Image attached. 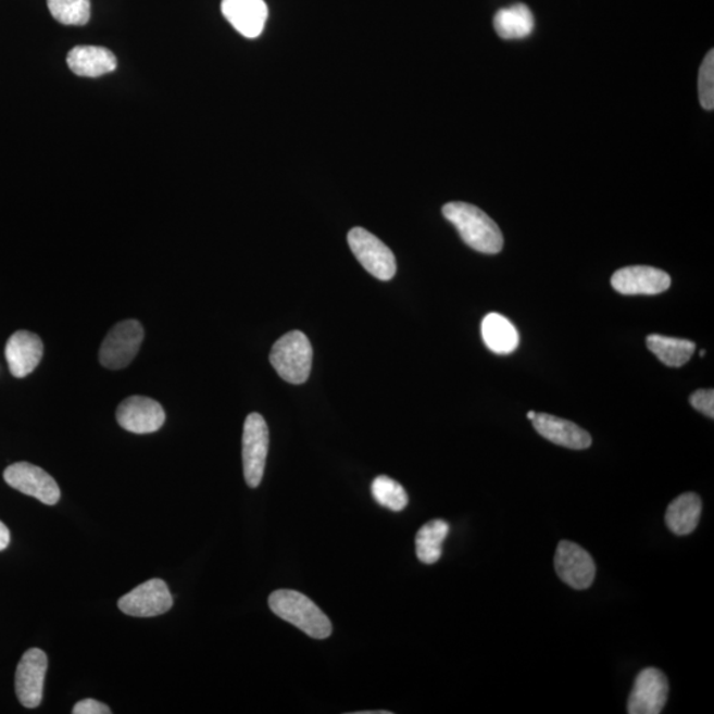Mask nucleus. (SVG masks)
<instances>
[{
    "label": "nucleus",
    "mask_w": 714,
    "mask_h": 714,
    "mask_svg": "<svg viewBox=\"0 0 714 714\" xmlns=\"http://www.w3.org/2000/svg\"><path fill=\"white\" fill-rule=\"evenodd\" d=\"M443 216L461 235L462 240L476 252L497 254L503 249L504 238L498 224L478 206L461 201L449 203L442 209Z\"/></svg>",
    "instance_id": "obj_1"
},
{
    "label": "nucleus",
    "mask_w": 714,
    "mask_h": 714,
    "mask_svg": "<svg viewBox=\"0 0 714 714\" xmlns=\"http://www.w3.org/2000/svg\"><path fill=\"white\" fill-rule=\"evenodd\" d=\"M274 614L314 639H326L333 632L331 621L309 597L296 590H276L268 597Z\"/></svg>",
    "instance_id": "obj_2"
},
{
    "label": "nucleus",
    "mask_w": 714,
    "mask_h": 714,
    "mask_svg": "<svg viewBox=\"0 0 714 714\" xmlns=\"http://www.w3.org/2000/svg\"><path fill=\"white\" fill-rule=\"evenodd\" d=\"M271 363L285 381L306 383L313 367V347L306 335L301 331L284 335L272 348Z\"/></svg>",
    "instance_id": "obj_3"
},
{
    "label": "nucleus",
    "mask_w": 714,
    "mask_h": 714,
    "mask_svg": "<svg viewBox=\"0 0 714 714\" xmlns=\"http://www.w3.org/2000/svg\"><path fill=\"white\" fill-rule=\"evenodd\" d=\"M145 339V329L138 321L117 323L107 335L100 348V363L108 369H124L136 359Z\"/></svg>",
    "instance_id": "obj_4"
},
{
    "label": "nucleus",
    "mask_w": 714,
    "mask_h": 714,
    "mask_svg": "<svg viewBox=\"0 0 714 714\" xmlns=\"http://www.w3.org/2000/svg\"><path fill=\"white\" fill-rule=\"evenodd\" d=\"M268 451V427L259 413L249 414L243 425V476L249 487H259L264 478Z\"/></svg>",
    "instance_id": "obj_5"
},
{
    "label": "nucleus",
    "mask_w": 714,
    "mask_h": 714,
    "mask_svg": "<svg viewBox=\"0 0 714 714\" xmlns=\"http://www.w3.org/2000/svg\"><path fill=\"white\" fill-rule=\"evenodd\" d=\"M348 243L360 264L372 276L380 280H390L394 277L397 265L392 250L371 231L353 228L348 234Z\"/></svg>",
    "instance_id": "obj_6"
},
{
    "label": "nucleus",
    "mask_w": 714,
    "mask_h": 714,
    "mask_svg": "<svg viewBox=\"0 0 714 714\" xmlns=\"http://www.w3.org/2000/svg\"><path fill=\"white\" fill-rule=\"evenodd\" d=\"M5 484L15 490L38 499L47 505L59 503L61 492L57 480L45 469L28 462H17L5 468Z\"/></svg>",
    "instance_id": "obj_7"
},
{
    "label": "nucleus",
    "mask_w": 714,
    "mask_h": 714,
    "mask_svg": "<svg viewBox=\"0 0 714 714\" xmlns=\"http://www.w3.org/2000/svg\"><path fill=\"white\" fill-rule=\"evenodd\" d=\"M174 605L168 586L163 579L154 578L137 586L118 601L122 613L138 618H150L167 613Z\"/></svg>",
    "instance_id": "obj_8"
},
{
    "label": "nucleus",
    "mask_w": 714,
    "mask_h": 714,
    "mask_svg": "<svg viewBox=\"0 0 714 714\" xmlns=\"http://www.w3.org/2000/svg\"><path fill=\"white\" fill-rule=\"evenodd\" d=\"M554 566L559 577L573 589L585 590L594 583V560L575 542H560L554 555Z\"/></svg>",
    "instance_id": "obj_9"
},
{
    "label": "nucleus",
    "mask_w": 714,
    "mask_h": 714,
    "mask_svg": "<svg viewBox=\"0 0 714 714\" xmlns=\"http://www.w3.org/2000/svg\"><path fill=\"white\" fill-rule=\"evenodd\" d=\"M48 669V657L45 651L30 649L23 655L17 665L15 689L17 699L23 706L34 710L41 704L42 692Z\"/></svg>",
    "instance_id": "obj_10"
},
{
    "label": "nucleus",
    "mask_w": 714,
    "mask_h": 714,
    "mask_svg": "<svg viewBox=\"0 0 714 714\" xmlns=\"http://www.w3.org/2000/svg\"><path fill=\"white\" fill-rule=\"evenodd\" d=\"M117 421L122 429L134 435H150L164 425L166 413L158 401L143 396L127 397L117 409Z\"/></svg>",
    "instance_id": "obj_11"
},
{
    "label": "nucleus",
    "mask_w": 714,
    "mask_h": 714,
    "mask_svg": "<svg viewBox=\"0 0 714 714\" xmlns=\"http://www.w3.org/2000/svg\"><path fill=\"white\" fill-rule=\"evenodd\" d=\"M668 699L667 677L656 668H646L635 679L627 713L659 714Z\"/></svg>",
    "instance_id": "obj_12"
},
{
    "label": "nucleus",
    "mask_w": 714,
    "mask_h": 714,
    "mask_svg": "<svg viewBox=\"0 0 714 714\" xmlns=\"http://www.w3.org/2000/svg\"><path fill=\"white\" fill-rule=\"evenodd\" d=\"M612 286L624 296H656L669 289L671 277L661 268L628 266L613 274Z\"/></svg>",
    "instance_id": "obj_13"
},
{
    "label": "nucleus",
    "mask_w": 714,
    "mask_h": 714,
    "mask_svg": "<svg viewBox=\"0 0 714 714\" xmlns=\"http://www.w3.org/2000/svg\"><path fill=\"white\" fill-rule=\"evenodd\" d=\"M4 353L12 376L23 378L33 374L40 364L45 346L38 335L17 331L11 335Z\"/></svg>",
    "instance_id": "obj_14"
},
{
    "label": "nucleus",
    "mask_w": 714,
    "mask_h": 714,
    "mask_svg": "<svg viewBox=\"0 0 714 714\" xmlns=\"http://www.w3.org/2000/svg\"><path fill=\"white\" fill-rule=\"evenodd\" d=\"M222 11L225 20L246 38L255 39L264 33L267 21L264 0H223Z\"/></svg>",
    "instance_id": "obj_15"
},
{
    "label": "nucleus",
    "mask_w": 714,
    "mask_h": 714,
    "mask_svg": "<svg viewBox=\"0 0 714 714\" xmlns=\"http://www.w3.org/2000/svg\"><path fill=\"white\" fill-rule=\"evenodd\" d=\"M534 427L541 437L548 441L573 450L590 448L591 437L572 421L551 416L547 413H537L533 419Z\"/></svg>",
    "instance_id": "obj_16"
},
{
    "label": "nucleus",
    "mask_w": 714,
    "mask_h": 714,
    "mask_svg": "<svg viewBox=\"0 0 714 714\" xmlns=\"http://www.w3.org/2000/svg\"><path fill=\"white\" fill-rule=\"evenodd\" d=\"M70 70L82 77H100L117 68V59L103 47L78 46L73 48L66 59Z\"/></svg>",
    "instance_id": "obj_17"
},
{
    "label": "nucleus",
    "mask_w": 714,
    "mask_h": 714,
    "mask_svg": "<svg viewBox=\"0 0 714 714\" xmlns=\"http://www.w3.org/2000/svg\"><path fill=\"white\" fill-rule=\"evenodd\" d=\"M481 338H484L488 350L498 353V355H509L521 343L516 327L505 316L498 313L485 316L484 322H481Z\"/></svg>",
    "instance_id": "obj_18"
},
{
    "label": "nucleus",
    "mask_w": 714,
    "mask_h": 714,
    "mask_svg": "<svg viewBox=\"0 0 714 714\" xmlns=\"http://www.w3.org/2000/svg\"><path fill=\"white\" fill-rule=\"evenodd\" d=\"M701 510V499L693 492L682 493L668 505L665 512V524L677 536L692 534L699 526Z\"/></svg>",
    "instance_id": "obj_19"
},
{
    "label": "nucleus",
    "mask_w": 714,
    "mask_h": 714,
    "mask_svg": "<svg viewBox=\"0 0 714 714\" xmlns=\"http://www.w3.org/2000/svg\"><path fill=\"white\" fill-rule=\"evenodd\" d=\"M493 27L502 39H523L533 34L535 17L526 4H514L498 11Z\"/></svg>",
    "instance_id": "obj_20"
},
{
    "label": "nucleus",
    "mask_w": 714,
    "mask_h": 714,
    "mask_svg": "<svg viewBox=\"0 0 714 714\" xmlns=\"http://www.w3.org/2000/svg\"><path fill=\"white\" fill-rule=\"evenodd\" d=\"M647 347L662 363L675 368L687 364L696 351V345L691 340L663 337V335L656 334L647 338Z\"/></svg>",
    "instance_id": "obj_21"
},
{
    "label": "nucleus",
    "mask_w": 714,
    "mask_h": 714,
    "mask_svg": "<svg viewBox=\"0 0 714 714\" xmlns=\"http://www.w3.org/2000/svg\"><path fill=\"white\" fill-rule=\"evenodd\" d=\"M449 530V524L441 518L426 523L419 528L416 536V553L421 563L436 564L442 558V546Z\"/></svg>",
    "instance_id": "obj_22"
},
{
    "label": "nucleus",
    "mask_w": 714,
    "mask_h": 714,
    "mask_svg": "<svg viewBox=\"0 0 714 714\" xmlns=\"http://www.w3.org/2000/svg\"><path fill=\"white\" fill-rule=\"evenodd\" d=\"M371 491L376 502L390 511L400 512L406 509L409 503L405 488L387 475L377 476L372 481Z\"/></svg>",
    "instance_id": "obj_23"
},
{
    "label": "nucleus",
    "mask_w": 714,
    "mask_h": 714,
    "mask_svg": "<svg viewBox=\"0 0 714 714\" xmlns=\"http://www.w3.org/2000/svg\"><path fill=\"white\" fill-rule=\"evenodd\" d=\"M52 16L64 26H85L90 21V0H47Z\"/></svg>",
    "instance_id": "obj_24"
},
{
    "label": "nucleus",
    "mask_w": 714,
    "mask_h": 714,
    "mask_svg": "<svg viewBox=\"0 0 714 714\" xmlns=\"http://www.w3.org/2000/svg\"><path fill=\"white\" fill-rule=\"evenodd\" d=\"M699 97L701 107L714 109V51L706 54L699 73Z\"/></svg>",
    "instance_id": "obj_25"
},
{
    "label": "nucleus",
    "mask_w": 714,
    "mask_h": 714,
    "mask_svg": "<svg viewBox=\"0 0 714 714\" xmlns=\"http://www.w3.org/2000/svg\"><path fill=\"white\" fill-rule=\"evenodd\" d=\"M691 405L706 417L714 418V390L700 389L691 396Z\"/></svg>",
    "instance_id": "obj_26"
},
{
    "label": "nucleus",
    "mask_w": 714,
    "mask_h": 714,
    "mask_svg": "<svg viewBox=\"0 0 714 714\" xmlns=\"http://www.w3.org/2000/svg\"><path fill=\"white\" fill-rule=\"evenodd\" d=\"M73 714H110L112 710L105 704L100 703V701L93 699H87L79 701L73 707Z\"/></svg>",
    "instance_id": "obj_27"
},
{
    "label": "nucleus",
    "mask_w": 714,
    "mask_h": 714,
    "mask_svg": "<svg viewBox=\"0 0 714 714\" xmlns=\"http://www.w3.org/2000/svg\"><path fill=\"white\" fill-rule=\"evenodd\" d=\"M11 540L10 530L0 522V552L4 551L9 547Z\"/></svg>",
    "instance_id": "obj_28"
},
{
    "label": "nucleus",
    "mask_w": 714,
    "mask_h": 714,
    "mask_svg": "<svg viewBox=\"0 0 714 714\" xmlns=\"http://www.w3.org/2000/svg\"><path fill=\"white\" fill-rule=\"evenodd\" d=\"M372 713H374V712H360L359 714H372ZM375 713H376V714H381V713H384V714H390V712H388V711H386V712H380V711L377 712V711H376Z\"/></svg>",
    "instance_id": "obj_29"
},
{
    "label": "nucleus",
    "mask_w": 714,
    "mask_h": 714,
    "mask_svg": "<svg viewBox=\"0 0 714 714\" xmlns=\"http://www.w3.org/2000/svg\"><path fill=\"white\" fill-rule=\"evenodd\" d=\"M536 414H537V413L534 412V411H533V412H529V413L527 414V417H528L530 421H533V419L536 417Z\"/></svg>",
    "instance_id": "obj_30"
},
{
    "label": "nucleus",
    "mask_w": 714,
    "mask_h": 714,
    "mask_svg": "<svg viewBox=\"0 0 714 714\" xmlns=\"http://www.w3.org/2000/svg\"><path fill=\"white\" fill-rule=\"evenodd\" d=\"M700 355H701V358H704V356H705V351H704V350L701 351V352H700Z\"/></svg>",
    "instance_id": "obj_31"
}]
</instances>
